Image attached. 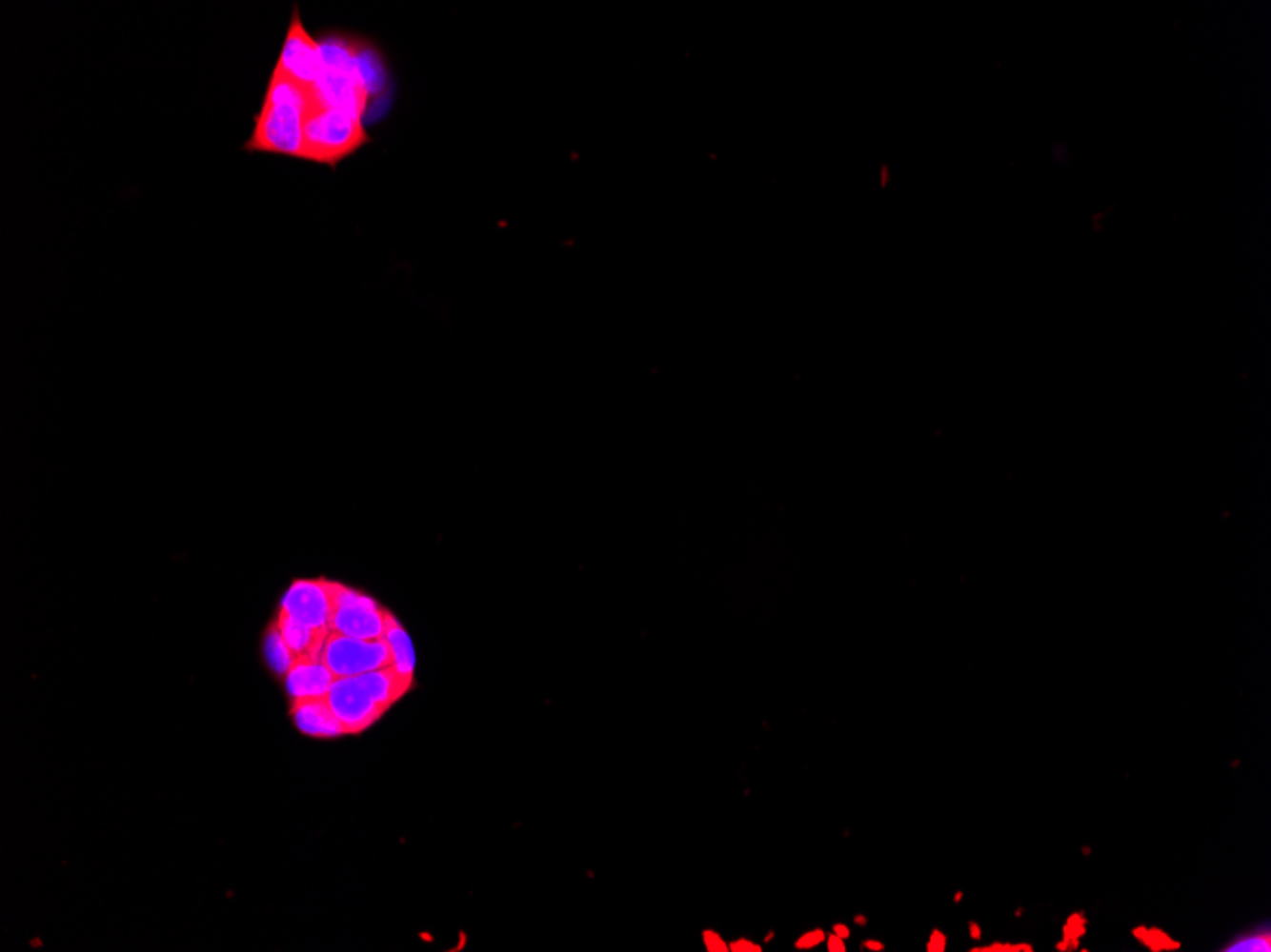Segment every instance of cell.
<instances>
[{"label": "cell", "mask_w": 1271, "mask_h": 952, "mask_svg": "<svg viewBox=\"0 0 1271 952\" xmlns=\"http://www.w3.org/2000/svg\"><path fill=\"white\" fill-rule=\"evenodd\" d=\"M316 101L314 88L274 69L244 150L301 160L305 122Z\"/></svg>", "instance_id": "6da1fadb"}, {"label": "cell", "mask_w": 1271, "mask_h": 952, "mask_svg": "<svg viewBox=\"0 0 1271 952\" xmlns=\"http://www.w3.org/2000/svg\"><path fill=\"white\" fill-rule=\"evenodd\" d=\"M372 141L360 116L320 101L307 116L301 160L335 168Z\"/></svg>", "instance_id": "7a4b0ae2"}, {"label": "cell", "mask_w": 1271, "mask_h": 952, "mask_svg": "<svg viewBox=\"0 0 1271 952\" xmlns=\"http://www.w3.org/2000/svg\"><path fill=\"white\" fill-rule=\"evenodd\" d=\"M332 631L356 639H383L387 610L370 595L332 582Z\"/></svg>", "instance_id": "3957f363"}, {"label": "cell", "mask_w": 1271, "mask_h": 952, "mask_svg": "<svg viewBox=\"0 0 1271 952\" xmlns=\"http://www.w3.org/2000/svg\"><path fill=\"white\" fill-rule=\"evenodd\" d=\"M322 662L335 677H356L393 665V656L385 639H356L332 631L324 643Z\"/></svg>", "instance_id": "277c9868"}, {"label": "cell", "mask_w": 1271, "mask_h": 952, "mask_svg": "<svg viewBox=\"0 0 1271 952\" xmlns=\"http://www.w3.org/2000/svg\"><path fill=\"white\" fill-rule=\"evenodd\" d=\"M335 717L347 734H360L377 723L389 709L377 702L360 677H335L326 694Z\"/></svg>", "instance_id": "5b68a950"}, {"label": "cell", "mask_w": 1271, "mask_h": 952, "mask_svg": "<svg viewBox=\"0 0 1271 952\" xmlns=\"http://www.w3.org/2000/svg\"><path fill=\"white\" fill-rule=\"evenodd\" d=\"M276 70L295 78L297 82L314 88L322 72V46L307 30L299 8H293L290 29L282 46V53L274 67Z\"/></svg>", "instance_id": "8992f818"}, {"label": "cell", "mask_w": 1271, "mask_h": 952, "mask_svg": "<svg viewBox=\"0 0 1271 952\" xmlns=\"http://www.w3.org/2000/svg\"><path fill=\"white\" fill-rule=\"evenodd\" d=\"M280 612L309 627L332 631V582L295 580L282 597Z\"/></svg>", "instance_id": "52a82bcc"}, {"label": "cell", "mask_w": 1271, "mask_h": 952, "mask_svg": "<svg viewBox=\"0 0 1271 952\" xmlns=\"http://www.w3.org/2000/svg\"><path fill=\"white\" fill-rule=\"evenodd\" d=\"M292 719L295 726L311 738H337L347 734L326 696L293 700Z\"/></svg>", "instance_id": "ba28073f"}, {"label": "cell", "mask_w": 1271, "mask_h": 952, "mask_svg": "<svg viewBox=\"0 0 1271 952\" xmlns=\"http://www.w3.org/2000/svg\"><path fill=\"white\" fill-rule=\"evenodd\" d=\"M333 681L335 675L322 660H295L286 675V690L292 700L324 698Z\"/></svg>", "instance_id": "9c48e42d"}, {"label": "cell", "mask_w": 1271, "mask_h": 952, "mask_svg": "<svg viewBox=\"0 0 1271 952\" xmlns=\"http://www.w3.org/2000/svg\"><path fill=\"white\" fill-rule=\"evenodd\" d=\"M276 627L284 639V643L290 646L293 652L295 660H322V650L328 635L332 631H322L309 627L286 614H278L276 618Z\"/></svg>", "instance_id": "30bf717a"}, {"label": "cell", "mask_w": 1271, "mask_h": 952, "mask_svg": "<svg viewBox=\"0 0 1271 952\" xmlns=\"http://www.w3.org/2000/svg\"><path fill=\"white\" fill-rule=\"evenodd\" d=\"M383 639L387 641L393 656V665L396 667L398 673H402L408 679H414V669H415V654H414V645L402 624L387 612L385 620V635Z\"/></svg>", "instance_id": "8fae6325"}, {"label": "cell", "mask_w": 1271, "mask_h": 952, "mask_svg": "<svg viewBox=\"0 0 1271 952\" xmlns=\"http://www.w3.org/2000/svg\"><path fill=\"white\" fill-rule=\"evenodd\" d=\"M263 652H265V660H267L269 667H271L276 675L286 677L288 671L292 669V665L295 664V656H293V652L290 650V646L284 643V639H282V635H280L276 624H272V625L269 627L267 635H265Z\"/></svg>", "instance_id": "7c38bea8"}, {"label": "cell", "mask_w": 1271, "mask_h": 952, "mask_svg": "<svg viewBox=\"0 0 1271 952\" xmlns=\"http://www.w3.org/2000/svg\"><path fill=\"white\" fill-rule=\"evenodd\" d=\"M824 942H826V934H824V930L817 928V930H811V932H807V934H801V936L796 940L794 947H796L797 951H811V949L822 945Z\"/></svg>", "instance_id": "4fadbf2b"}, {"label": "cell", "mask_w": 1271, "mask_h": 952, "mask_svg": "<svg viewBox=\"0 0 1271 952\" xmlns=\"http://www.w3.org/2000/svg\"><path fill=\"white\" fill-rule=\"evenodd\" d=\"M1224 951H1270V940L1261 942V938H1257V940L1243 938V940L1236 942L1234 945H1230Z\"/></svg>", "instance_id": "5bb4252c"}, {"label": "cell", "mask_w": 1271, "mask_h": 952, "mask_svg": "<svg viewBox=\"0 0 1271 952\" xmlns=\"http://www.w3.org/2000/svg\"><path fill=\"white\" fill-rule=\"evenodd\" d=\"M702 942L708 952H729V943L714 930H706L702 934Z\"/></svg>", "instance_id": "9a60e30c"}, {"label": "cell", "mask_w": 1271, "mask_h": 952, "mask_svg": "<svg viewBox=\"0 0 1271 952\" xmlns=\"http://www.w3.org/2000/svg\"><path fill=\"white\" fill-rule=\"evenodd\" d=\"M761 951H763V949H761V945H759V943H754V942H750V940H746V938H740V940H735V942H731V943H729V952H761Z\"/></svg>", "instance_id": "2e32d148"}, {"label": "cell", "mask_w": 1271, "mask_h": 952, "mask_svg": "<svg viewBox=\"0 0 1271 952\" xmlns=\"http://www.w3.org/2000/svg\"><path fill=\"white\" fill-rule=\"evenodd\" d=\"M927 951L931 952L946 951V936H944L942 932L935 930V932L931 934V940H929V943H927Z\"/></svg>", "instance_id": "e0dca14e"}, {"label": "cell", "mask_w": 1271, "mask_h": 952, "mask_svg": "<svg viewBox=\"0 0 1271 952\" xmlns=\"http://www.w3.org/2000/svg\"><path fill=\"white\" fill-rule=\"evenodd\" d=\"M824 943H826V947H828V951L830 952L847 951V947H845V940H841V938L836 936L834 932H832L830 936H826V942H824Z\"/></svg>", "instance_id": "ac0fdd59"}, {"label": "cell", "mask_w": 1271, "mask_h": 952, "mask_svg": "<svg viewBox=\"0 0 1271 952\" xmlns=\"http://www.w3.org/2000/svg\"><path fill=\"white\" fill-rule=\"evenodd\" d=\"M973 951H984V952L1003 951V952H1005V951H1032V949H1030V947H1028V945H1020V947H1019V945H992V947H986V949H973Z\"/></svg>", "instance_id": "d6986e66"}, {"label": "cell", "mask_w": 1271, "mask_h": 952, "mask_svg": "<svg viewBox=\"0 0 1271 952\" xmlns=\"http://www.w3.org/2000/svg\"><path fill=\"white\" fill-rule=\"evenodd\" d=\"M832 932H834L836 936H839L841 940H849V936H851V930H849V926H845V924H841V922L834 924Z\"/></svg>", "instance_id": "ffe728a7"}, {"label": "cell", "mask_w": 1271, "mask_h": 952, "mask_svg": "<svg viewBox=\"0 0 1271 952\" xmlns=\"http://www.w3.org/2000/svg\"><path fill=\"white\" fill-rule=\"evenodd\" d=\"M862 949H868V951H883V943H881V942L868 940V942L862 943Z\"/></svg>", "instance_id": "44dd1931"}, {"label": "cell", "mask_w": 1271, "mask_h": 952, "mask_svg": "<svg viewBox=\"0 0 1271 952\" xmlns=\"http://www.w3.org/2000/svg\"><path fill=\"white\" fill-rule=\"evenodd\" d=\"M969 930H973V938H975V940H978V938H980V934H978V928H977V924H969Z\"/></svg>", "instance_id": "7402d4cb"}]
</instances>
